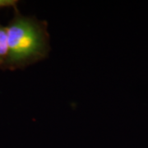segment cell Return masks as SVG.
I'll list each match as a JSON object with an SVG mask.
<instances>
[{"instance_id":"6da1fadb","label":"cell","mask_w":148,"mask_h":148,"mask_svg":"<svg viewBox=\"0 0 148 148\" xmlns=\"http://www.w3.org/2000/svg\"><path fill=\"white\" fill-rule=\"evenodd\" d=\"M6 32L8 55L3 70L24 69L48 58L51 47L46 21L23 16L16 8Z\"/></svg>"},{"instance_id":"7a4b0ae2","label":"cell","mask_w":148,"mask_h":148,"mask_svg":"<svg viewBox=\"0 0 148 148\" xmlns=\"http://www.w3.org/2000/svg\"><path fill=\"white\" fill-rule=\"evenodd\" d=\"M8 55V38L6 27L0 24V69H3Z\"/></svg>"},{"instance_id":"3957f363","label":"cell","mask_w":148,"mask_h":148,"mask_svg":"<svg viewBox=\"0 0 148 148\" xmlns=\"http://www.w3.org/2000/svg\"><path fill=\"white\" fill-rule=\"evenodd\" d=\"M18 1L16 0H0V9L4 8H13L14 10L17 8Z\"/></svg>"}]
</instances>
